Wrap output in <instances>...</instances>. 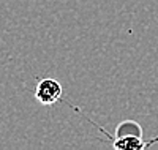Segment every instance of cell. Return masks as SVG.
I'll return each instance as SVG.
<instances>
[{
    "mask_svg": "<svg viewBox=\"0 0 158 150\" xmlns=\"http://www.w3.org/2000/svg\"><path fill=\"white\" fill-rule=\"evenodd\" d=\"M111 141H112V147L118 150H142L156 144L158 136L152 141H144L142 128L139 127L138 122L123 120L122 123H118L115 134L111 136Z\"/></svg>",
    "mask_w": 158,
    "mask_h": 150,
    "instance_id": "1",
    "label": "cell"
},
{
    "mask_svg": "<svg viewBox=\"0 0 158 150\" xmlns=\"http://www.w3.org/2000/svg\"><path fill=\"white\" fill-rule=\"evenodd\" d=\"M62 93H63L62 84L57 79H52V77L41 79L35 87V98L43 106H51V104H56L57 101H60Z\"/></svg>",
    "mask_w": 158,
    "mask_h": 150,
    "instance_id": "2",
    "label": "cell"
}]
</instances>
